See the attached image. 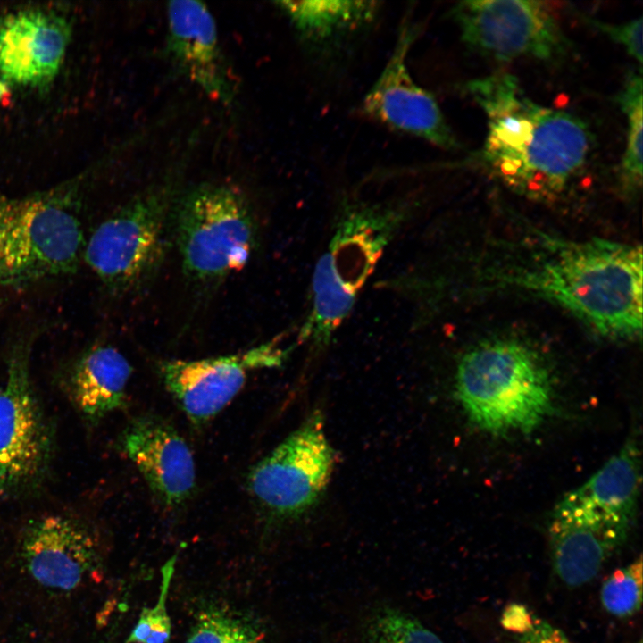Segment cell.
Listing matches in <instances>:
<instances>
[{
  "instance_id": "cell-22",
  "label": "cell",
  "mask_w": 643,
  "mask_h": 643,
  "mask_svg": "<svg viewBox=\"0 0 643 643\" xmlns=\"http://www.w3.org/2000/svg\"><path fill=\"white\" fill-rule=\"evenodd\" d=\"M641 71L631 73L616 97L627 120V138L621 163L623 186L635 190L642 183L643 93Z\"/></svg>"
},
{
  "instance_id": "cell-19",
  "label": "cell",
  "mask_w": 643,
  "mask_h": 643,
  "mask_svg": "<svg viewBox=\"0 0 643 643\" xmlns=\"http://www.w3.org/2000/svg\"><path fill=\"white\" fill-rule=\"evenodd\" d=\"M132 367L116 348L96 346L76 362L69 378V392L79 411L97 422L122 408Z\"/></svg>"
},
{
  "instance_id": "cell-14",
  "label": "cell",
  "mask_w": 643,
  "mask_h": 643,
  "mask_svg": "<svg viewBox=\"0 0 643 643\" xmlns=\"http://www.w3.org/2000/svg\"><path fill=\"white\" fill-rule=\"evenodd\" d=\"M166 18V49L174 67L210 98L231 105L235 81L210 10L198 1H170Z\"/></svg>"
},
{
  "instance_id": "cell-1",
  "label": "cell",
  "mask_w": 643,
  "mask_h": 643,
  "mask_svg": "<svg viewBox=\"0 0 643 643\" xmlns=\"http://www.w3.org/2000/svg\"><path fill=\"white\" fill-rule=\"evenodd\" d=\"M463 89L487 118L478 158L514 190L530 197L555 195L584 165L591 142L587 124L534 102L514 75L472 79Z\"/></svg>"
},
{
  "instance_id": "cell-16",
  "label": "cell",
  "mask_w": 643,
  "mask_h": 643,
  "mask_svg": "<svg viewBox=\"0 0 643 643\" xmlns=\"http://www.w3.org/2000/svg\"><path fill=\"white\" fill-rule=\"evenodd\" d=\"M409 201L386 204L346 200L329 246L333 268L344 288L356 295L396 231L406 220Z\"/></svg>"
},
{
  "instance_id": "cell-21",
  "label": "cell",
  "mask_w": 643,
  "mask_h": 643,
  "mask_svg": "<svg viewBox=\"0 0 643 643\" xmlns=\"http://www.w3.org/2000/svg\"><path fill=\"white\" fill-rule=\"evenodd\" d=\"M312 289L313 306L301 328L299 339L321 348L328 345L333 333L350 313L355 295L344 288L327 252L316 263Z\"/></svg>"
},
{
  "instance_id": "cell-9",
  "label": "cell",
  "mask_w": 643,
  "mask_h": 643,
  "mask_svg": "<svg viewBox=\"0 0 643 643\" xmlns=\"http://www.w3.org/2000/svg\"><path fill=\"white\" fill-rule=\"evenodd\" d=\"M28 353L24 346L13 351L0 384L1 497L34 488L50 457V430L31 385Z\"/></svg>"
},
{
  "instance_id": "cell-10",
  "label": "cell",
  "mask_w": 643,
  "mask_h": 643,
  "mask_svg": "<svg viewBox=\"0 0 643 643\" xmlns=\"http://www.w3.org/2000/svg\"><path fill=\"white\" fill-rule=\"evenodd\" d=\"M419 34L417 23L405 15L393 50L370 89L361 110L365 116L395 131L438 147L457 149L459 143L435 96L415 82L408 54Z\"/></svg>"
},
{
  "instance_id": "cell-20",
  "label": "cell",
  "mask_w": 643,
  "mask_h": 643,
  "mask_svg": "<svg viewBox=\"0 0 643 643\" xmlns=\"http://www.w3.org/2000/svg\"><path fill=\"white\" fill-rule=\"evenodd\" d=\"M640 455L630 439L584 484L565 496L616 522L631 527L640 485Z\"/></svg>"
},
{
  "instance_id": "cell-29",
  "label": "cell",
  "mask_w": 643,
  "mask_h": 643,
  "mask_svg": "<svg viewBox=\"0 0 643 643\" xmlns=\"http://www.w3.org/2000/svg\"><path fill=\"white\" fill-rule=\"evenodd\" d=\"M534 615L525 605L512 603L503 611L500 622L505 630L522 635L532 627Z\"/></svg>"
},
{
  "instance_id": "cell-28",
  "label": "cell",
  "mask_w": 643,
  "mask_h": 643,
  "mask_svg": "<svg viewBox=\"0 0 643 643\" xmlns=\"http://www.w3.org/2000/svg\"><path fill=\"white\" fill-rule=\"evenodd\" d=\"M517 636L516 643H572L560 629L536 614L532 627Z\"/></svg>"
},
{
  "instance_id": "cell-8",
  "label": "cell",
  "mask_w": 643,
  "mask_h": 643,
  "mask_svg": "<svg viewBox=\"0 0 643 643\" xmlns=\"http://www.w3.org/2000/svg\"><path fill=\"white\" fill-rule=\"evenodd\" d=\"M463 42L497 61L520 57L551 60L564 54L568 43L545 2L469 0L450 10Z\"/></svg>"
},
{
  "instance_id": "cell-13",
  "label": "cell",
  "mask_w": 643,
  "mask_h": 643,
  "mask_svg": "<svg viewBox=\"0 0 643 643\" xmlns=\"http://www.w3.org/2000/svg\"><path fill=\"white\" fill-rule=\"evenodd\" d=\"M119 445L164 507H181L192 497L196 485L194 456L169 422L154 414L137 416L122 430Z\"/></svg>"
},
{
  "instance_id": "cell-11",
  "label": "cell",
  "mask_w": 643,
  "mask_h": 643,
  "mask_svg": "<svg viewBox=\"0 0 643 643\" xmlns=\"http://www.w3.org/2000/svg\"><path fill=\"white\" fill-rule=\"evenodd\" d=\"M279 340L247 350L196 360H165L159 372L178 405L196 425L220 413L240 392L250 372L280 365L288 350Z\"/></svg>"
},
{
  "instance_id": "cell-12",
  "label": "cell",
  "mask_w": 643,
  "mask_h": 643,
  "mask_svg": "<svg viewBox=\"0 0 643 643\" xmlns=\"http://www.w3.org/2000/svg\"><path fill=\"white\" fill-rule=\"evenodd\" d=\"M71 39L62 15L43 9H22L0 20V80L7 85L40 88L60 71Z\"/></svg>"
},
{
  "instance_id": "cell-4",
  "label": "cell",
  "mask_w": 643,
  "mask_h": 643,
  "mask_svg": "<svg viewBox=\"0 0 643 643\" xmlns=\"http://www.w3.org/2000/svg\"><path fill=\"white\" fill-rule=\"evenodd\" d=\"M71 188L25 197L0 193V284L19 288L74 270L83 248Z\"/></svg>"
},
{
  "instance_id": "cell-27",
  "label": "cell",
  "mask_w": 643,
  "mask_h": 643,
  "mask_svg": "<svg viewBox=\"0 0 643 643\" xmlns=\"http://www.w3.org/2000/svg\"><path fill=\"white\" fill-rule=\"evenodd\" d=\"M592 27L597 29L613 41L622 45L627 53L642 65V30L643 19L639 16L622 24H612L598 20L584 19Z\"/></svg>"
},
{
  "instance_id": "cell-5",
  "label": "cell",
  "mask_w": 643,
  "mask_h": 643,
  "mask_svg": "<svg viewBox=\"0 0 643 643\" xmlns=\"http://www.w3.org/2000/svg\"><path fill=\"white\" fill-rule=\"evenodd\" d=\"M171 221L183 269L200 282L241 271L255 247L249 201L228 183L206 181L179 193Z\"/></svg>"
},
{
  "instance_id": "cell-24",
  "label": "cell",
  "mask_w": 643,
  "mask_h": 643,
  "mask_svg": "<svg viewBox=\"0 0 643 643\" xmlns=\"http://www.w3.org/2000/svg\"><path fill=\"white\" fill-rule=\"evenodd\" d=\"M642 558L614 571L603 582L600 599L605 610L619 618L635 614L642 604Z\"/></svg>"
},
{
  "instance_id": "cell-25",
  "label": "cell",
  "mask_w": 643,
  "mask_h": 643,
  "mask_svg": "<svg viewBox=\"0 0 643 643\" xmlns=\"http://www.w3.org/2000/svg\"><path fill=\"white\" fill-rule=\"evenodd\" d=\"M185 643H264L255 625L221 610L200 615Z\"/></svg>"
},
{
  "instance_id": "cell-23",
  "label": "cell",
  "mask_w": 643,
  "mask_h": 643,
  "mask_svg": "<svg viewBox=\"0 0 643 643\" xmlns=\"http://www.w3.org/2000/svg\"><path fill=\"white\" fill-rule=\"evenodd\" d=\"M368 643H444L412 614L391 606L374 610L365 623Z\"/></svg>"
},
{
  "instance_id": "cell-17",
  "label": "cell",
  "mask_w": 643,
  "mask_h": 643,
  "mask_svg": "<svg viewBox=\"0 0 643 643\" xmlns=\"http://www.w3.org/2000/svg\"><path fill=\"white\" fill-rule=\"evenodd\" d=\"M21 550L32 579L46 588L64 591L79 587L96 560L93 535L78 520L63 514L30 521Z\"/></svg>"
},
{
  "instance_id": "cell-2",
  "label": "cell",
  "mask_w": 643,
  "mask_h": 643,
  "mask_svg": "<svg viewBox=\"0 0 643 643\" xmlns=\"http://www.w3.org/2000/svg\"><path fill=\"white\" fill-rule=\"evenodd\" d=\"M549 243L530 264L503 275L504 282L555 302L603 336L640 337V246L602 238Z\"/></svg>"
},
{
  "instance_id": "cell-6",
  "label": "cell",
  "mask_w": 643,
  "mask_h": 643,
  "mask_svg": "<svg viewBox=\"0 0 643 643\" xmlns=\"http://www.w3.org/2000/svg\"><path fill=\"white\" fill-rule=\"evenodd\" d=\"M177 188L172 172L136 195L90 235L85 260L109 288L138 289L156 274L167 250Z\"/></svg>"
},
{
  "instance_id": "cell-26",
  "label": "cell",
  "mask_w": 643,
  "mask_h": 643,
  "mask_svg": "<svg viewBox=\"0 0 643 643\" xmlns=\"http://www.w3.org/2000/svg\"><path fill=\"white\" fill-rule=\"evenodd\" d=\"M175 557L162 568L160 595L152 608L144 607L126 643H167L171 637V623L167 612L169 586L174 572Z\"/></svg>"
},
{
  "instance_id": "cell-7",
  "label": "cell",
  "mask_w": 643,
  "mask_h": 643,
  "mask_svg": "<svg viewBox=\"0 0 643 643\" xmlns=\"http://www.w3.org/2000/svg\"><path fill=\"white\" fill-rule=\"evenodd\" d=\"M334 457L322 414L314 412L251 468L246 479L249 493L276 519L299 517L325 490Z\"/></svg>"
},
{
  "instance_id": "cell-18",
  "label": "cell",
  "mask_w": 643,
  "mask_h": 643,
  "mask_svg": "<svg viewBox=\"0 0 643 643\" xmlns=\"http://www.w3.org/2000/svg\"><path fill=\"white\" fill-rule=\"evenodd\" d=\"M303 45L319 54H330L363 33L381 10L378 1H279Z\"/></svg>"
},
{
  "instance_id": "cell-3",
  "label": "cell",
  "mask_w": 643,
  "mask_h": 643,
  "mask_svg": "<svg viewBox=\"0 0 643 643\" xmlns=\"http://www.w3.org/2000/svg\"><path fill=\"white\" fill-rule=\"evenodd\" d=\"M455 388L470 421L493 435L530 433L553 409L547 367L532 349L513 339L467 351L457 365Z\"/></svg>"
},
{
  "instance_id": "cell-15",
  "label": "cell",
  "mask_w": 643,
  "mask_h": 643,
  "mask_svg": "<svg viewBox=\"0 0 643 643\" xmlns=\"http://www.w3.org/2000/svg\"><path fill=\"white\" fill-rule=\"evenodd\" d=\"M630 528L564 496L548 526L554 571L568 587L589 583L625 541Z\"/></svg>"
}]
</instances>
